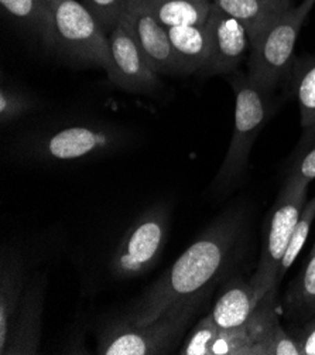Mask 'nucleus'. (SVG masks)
Segmentation results:
<instances>
[{
	"label": "nucleus",
	"instance_id": "a211bd4d",
	"mask_svg": "<svg viewBox=\"0 0 315 355\" xmlns=\"http://www.w3.org/2000/svg\"><path fill=\"white\" fill-rule=\"evenodd\" d=\"M289 320L304 324L315 314V243L300 275L290 283L283 299Z\"/></svg>",
	"mask_w": 315,
	"mask_h": 355
},
{
	"label": "nucleus",
	"instance_id": "39448f33",
	"mask_svg": "<svg viewBox=\"0 0 315 355\" xmlns=\"http://www.w3.org/2000/svg\"><path fill=\"white\" fill-rule=\"evenodd\" d=\"M315 6V0H303L274 19L252 42L248 76L262 89L273 92L285 84L293 61L298 34Z\"/></svg>",
	"mask_w": 315,
	"mask_h": 355
},
{
	"label": "nucleus",
	"instance_id": "7ed1b4c3",
	"mask_svg": "<svg viewBox=\"0 0 315 355\" xmlns=\"http://www.w3.org/2000/svg\"><path fill=\"white\" fill-rule=\"evenodd\" d=\"M214 288L170 304L153 322L129 324L120 318L99 330V355H160L179 351L194 317L211 296Z\"/></svg>",
	"mask_w": 315,
	"mask_h": 355
},
{
	"label": "nucleus",
	"instance_id": "6ab92c4d",
	"mask_svg": "<svg viewBox=\"0 0 315 355\" xmlns=\"http://www.w3.org/2000/svg\"><path fill=\"white\" fill-rule=\"evenodd\" d=\"M165 27L202 26L214 8L213 0H140Z\"/></svg>",
	"mask_w": 315,
	"mask_h": 355
},
{
	"label": "nucleus",
	"instance_id": "dca6fc26",
	"mask_svg": "<svg viewBox=\"0 0 315 355\" xmlns=\"http://www.w3.org/2000/svg\"><path fill=\"white\" fill-rule=\"evenodd\" d=\"M221 10L240 21L251 34L252 42L283 12L293 5L278 0H213Z\"/></svg>",
	"mask_w": 315,
	"mask_h": 355
},
{
	"label": "nucleus",
	"instance_id": "aec40b11",
	"mask_svg": "<svg viewBox=\"0 0 315 355\" xmlns=\"http://www.w3.org/2000/svg\"><path fill=\"white\" fill-rule=\"evenodd\" d=\"M286 83L298 102L303 129L315 125V55L296 57Z\"/></svg>",
	"mask_w": 315,
	"mask_h": 355
},
{
	"label": "nucleus",
	"instance_id": "f257e3e1",
	"mask_svg": "<svg viewBox=\"0 0 315 355\" xmlns=\"http://www.w3.org/2000/svg\"><path fill=\"white\" fill-rule=\"evenodd\" d=\"M242 230L240 212H225L133 302L120 320L129 324H146L177 300L214 288L235 257Z\"/></svg>",
	"mask_w": 315,
	"mask_h": 355
},
{
	"label": "nucleus",
	"instance_id": "0eeeda50",
	"mask_svg": "<svg viewBox=\"0 0 315 355\" xmlns=\"http://www.w3.org/2000/svg\"><path fill=\"white\" fill-rule=\"evenodd\" d=\"M307 183L297 179H285L282 190L270 209L260 258L251 279L259 300L278 286L280 262L307 204Z\"/></svg>",
	"mask_w": 315,
	"mask_h": 355
},
{
	"label": "nucleus",
	"instance_id": "4468645a",
	"mask_svg": "<svg viewBox=\"0 0 315 355\" xmlns=\"http://www.w3.org/2000/svg\"><path fill=\"white\" fill-rule=\"evenodd\" d=\"M24 266L15 252H2L0 265V348L5 347L24 292Z\"/></svg>",
	"mask_w": 315,
	"mask_h": 355
},
{
	"label": "nucleus",
	"instance_id": "cd10ccee",
	"mask_svg": "<svg viewBox=\"0 0 315 355\" xmlns=\"http://www.w3.org/2000/svg\"><path fill=\"white\" fill-rule=\"evenodd\" d=\"M278 2H283V3H287V5H293L294 0H278Z\"/></svg>",
	"mask_w": 315,
	"mask_h": 355
},
{
	"label": "nucleus",
	"instance_id": "a878e982",
	"mask_svg": "<svg viewBox=\"0 0 315 355\" xmlns=\"http://www.w3.org/2000/svg\"><path fill=\"white\" fill-rule=\"evenodd\" d=\"M260 355H301V349L294 337L277 322L264 338Z\"/></svg>",
	"mask_w": 315,
	"mask_h": 355
},
{
	"label": "nucleus",
	"instance_id": "b1692460",
	"mask_svg": "<svg viewBox=\"0 0 315 355\" xmlns=\"http://www.w3.org/2000/svg\"><path fill=\"white\" fill-rule=\"evenodd\" d=\"M315 218V197L308 201L301 212V217L293 231V235L290 238V242L287 245V250L285 252V257L280 262V268H278V276L277 280L278 283L282 282V279L285 277V275L287 273V270L291 268V265L296 262L300 251L303 250L304 243L307 242L312 221Z\"/></svg>",
	"mask_w": 315,
	"mask_h": 355
},
{
	"label": "nucleus",
	"instance_id": "f8f14e48",
	"mask_svg": "<svg viewBox=\"0 0 315 355\" xmlns=\"http://www.w3.org/2000/svg\"><path fill=\"white\" fill-rule=\"evenodd\" d=\"M46 293V276H34L24 288L19 309L2 355L37 354L43 330V310Z\"/></svg>",
	"mask_w": 315,
	"mask_h": 355
},
{
	"label": "nucleus",
	"instance_id": "5701e85b",
	"mask_svg": "<svg viewBox=\"0 0 315 355\" xmlns=\"http://www.w3.org/2000/svg\"><path fill=\"white\" fill-rule=\"evenodd\" d=\"M219 327L213 318L211 313L202 317L190 331L181 347L180 355H213V347L218 338Z\"/></svg>",
	"mask_w": 315,
	"mask_h": 355
},
{
	"label": "nucleus",
	"instance_id": "f03ea898",
	"mask_svg": "<svg viewBox=\"0 0 315 355\" xmlns=\"http://www.w3.org/2000/svg\"><path fill=\"white\" fill-rule=\"evenodd\" d=\"M129 141L130 135L120 125L81 116L37 129L21 140L17 150L39 163H69L100 159Z\"/></svg>",
	"mask_w": 315,
	"mask_h": 355
},
{
	"label": "nucleus",
	"instance_id": "2eb2a0df",
	"mask_svg": "<svg viewBox=\"0 0 315 355\" xmlns=\"http://www.w3.org/2000/svg\"><path fill=\"white\" fill-rule=\"evenodd\" d=\"M6 16L23 31L36 35L53 49L54 28L50 0H0Z\"/></svg>",
	"mask_w": 315,
	"mask_h": 355
},
{
	"label": "nucleus",
	"instance_id": "f3484780",
	"mask_svg": "<svg viewBox=\"0 0 315 355\" xmlns=\"http://www.w3.org/2000/svg\"><path fill=\"white\" fill-rule=\"evenodd\" d=\"M174 57L181 76L198 74L208 54V35L202 26H177L167 28Z\"/></svg>",
	"mask_w": 315,
	"mask_h": 355
},
{
	"label": "nucleus",
	"instance_id": "4be33fe9",
	"mask_svg": "<svg viewBox=\"0 0 315 355\" xmlns=\"http://www.w3.org/2000/svg\"><path fill=\"white\" fill-rule=\"evenodd\" d=\"M36 99L23 88L8 81L0 87V123L9 126L36 108Z\"/></svg>",
	"mask_w": 315,
	"mask_h": 355
},
{
	"label": "nucleus",
	"instance_id": "423d86ee",
	"mask_svg": "<svg viewBox=\"0 0 315 355\" xmlns=\"http://www.w3.org/2000/svg\"><path fill=\"white\" fill-rule=\"evenodd\" d=\"M53 12V49L65 58L102 68L109 76L112 69L108 33L81 0H50Z\"/></svg>",
	"mask_w": 315,
	"mask_h": 355
},
{
	"label": "nucleus",
	"instance_id": "412c9836",
	"mask_svg": "<svg viewBox=\"0 0 315 355\" xmlns=\"http://www.w3.org/2000/svg\"><path fill=\"white\" fill-rule=\"evenodd\" d=\"M286 179H297L307 184L315 179V125L304 129L287 162Z\"/></svg>",
	"mask_w": 315,
	"mask_h": 355
},
{
	"label": "nucleus",
	"instance_id": "9b49d317",
	"mask_svg": "<svg viewBox=\"0 0 315 355\" xmlns=\"http://www.w3.org/2000/svg\"><path fill=\"white\" fill-rule=\"evenodd\" d=\"M123 19L157 74L181 76L167 28L145 3L140 0H129Z\"/></svg>",
	"mask_w": 315,
	"mask_h": 355
},
{
	"label": "nucleus",
	"instance_id": "1a4fd4ad",
	"mask_svg": "<svg viewBox=\"0 0 315 355\" xmlns=\"http://www.w3.org/2000/svg\"><path fill=\"white\" fill-rule=\"evenodd\" d=\"M205 28L208 54L198 76L206 78L236 73L239 65L249 60L252 51V39L246 27L214 5Z\"/></svg>",
	"mask_w": 315,
	"mask_h": 355
},
{
	"label": "nucleus",
	"instance_id": "6e6552de",
	"mask_svg": "<svg viewBox=\"0 0 315 355\" xmlns=\"http://www.w3.org/2000/svg\"><path fill=\"white\" fill-rule=\"evenodd\" d=\"M170 232V211L157 204L145 211L125 232L109 262L115 279H134L150 272L159 262Z\"/></svg>",
	"mask_w": 315,
	"mask_h": 355
},
{
	"label": "nucleus",
	"instance_id": "9d476101",
	"mask_svg": "<svg viewBox=\"0 0 315 355\" xmlns=\"http://www.w3.org/2000/svg\"><path fill=\"white\" fill-rule=\"evenodd\" d=\"M108 39L112 58L109 81L129 94L156 95L161 88L160 74L136 43L125 19L108 33Z\"/></svg>",
	"mask_w": 315,
	"mask_h": 355
},
{
	"label": "nucleus",
	"instance_id": "ddd939ff",
	"mask_svg": "<svg viewBox=\"0 0 315 355\" xmlns=\"http://www.w3.org/2000/svg\"><path fill=\"white\" fill-rule=\"evenodd\" d=\"M259 302L252 280L235 276L224 285L211 309V315L219 329L240 327L252 317Z\"/></svg>",
	"mask_w": 315,
	"mask_h": 355
},
{
	"label": "nucleus",
	"instance_id": "20e7f679",
	"mask_svg": "<svg viewBox=\"0 0 315 355\" xmlns=\"http://www.w3.org/2000/svg\"><path fill=\"white\" fill-rule=\"evenodd\" d=\"M229 83L235 92V122L226 156L214 180L219 191L232 187L243 175L255 141L276 108L273 92L258 87L248 74L236 71Z\"/></svg>",
	"mask_w": 315,
	"mask_h": 355
},
{
	"label": "nucleus",
	"instance_id": "393cba45",
	"mask_svg": "<svg viewBox=\"0 0 315 355\" xmlns=\"http://www.w3.org/2000/svg\"><path fill=\"white\" fill-rule=\"evenodd\" d=\"M103 30L109 33L125 16L129 0H81Z\"/></svg>",
	"mask_w": 315,
	"mask_h": 355
},
{
	"label": "nucleus",
	"instance_id": "bb28decb",
	"mask_svg": "<svg viewBox=\"0 0 315 355\" xmlns=\"http://www.w3.org/2000/svg\"><path fill=\"white\" fill-rule=\"evenodd\" d=\"M293 337L301 349V355H315V314L300 329L294 330Z\"/></svg>",
	"mask_w": 315,
	"mask_h": 355
}]
</instances>
